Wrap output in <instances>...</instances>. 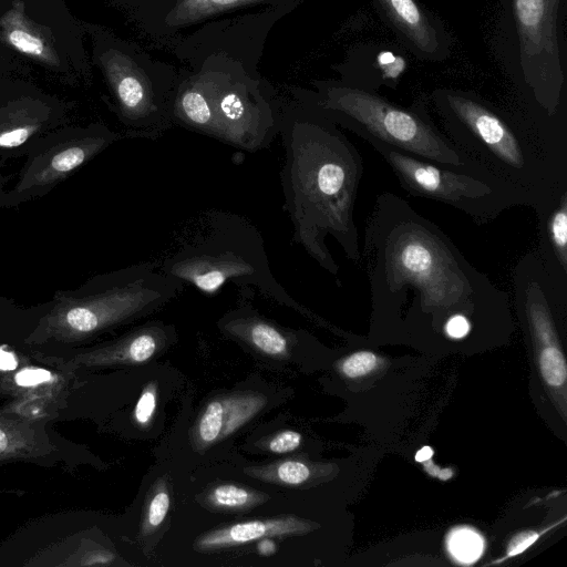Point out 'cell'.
Here are the masks:
<instances>
[{"mask_svg": "<svg viewBox=\"0 0 567 567\" xmlns=\"http://www.w3.org/2000/svg\"><path fill=\"white\" fill-rule=\"evenodd\" d=\"M378 357L371 351H358L341 363L342 373L351 379L365 375L378 365Z\"/></svg>", "mask_w": 567, "mask_h": 567, "instance_id": "4dcf8cb0", "label": "cell"}, {"mask_svg": "<svg viewBox=\"0 0 567 567\" xmlns=\"http://www.w3.org/2000/svg\"><path fill=\"white\" fill-rule=\"evenodd\" d=\"M539 349V367L546 383L559 389L565 385L567 369L559 342H550L537 346Z\"/></svg>", "mask_w": 567, "mask_h": 567, "instance_id": "484cf974", "label": "cell"}, {"mask_svg": "<svg viewBox=\"0 0 567 567\" xmlns=\"http://www.w3.org/2000/svg\"><path fill=\"white\" fill-rule=\"evenodd\" d=\"M179 72L202 100L215 140L256 153L278 136L282 96L260 73L221 53L183 64Z\"/></svg>", "mask_w": 567, "mask_h": 567, "instance_id": "52a82bcc", "label": "cell"}, {"mask_svg": "<svg viewBox=\"0 0 567 567\" xmlns=\"http://www.w3.org/2000/svg\"><path fill=\"white\" fill-rule=\"evenodd\" d=\"M151 496L143 522V534L146 535L156 529L165 519L169 509L171 497L165 483L159 482Z\"/></svg>", "mask_w": 567, "mask_h": 567, "instance_id": "f1b7e54d", "label": "cell"}, {"mask_svg": "<svg viewBox=\"0 0 567 567\" xmlns=\"http://www.w3.org/2000/svg\"><path fill=\"white\" fill-rule=\"evenodd\" d=\"M173 337L172 326L159 321L148 322L114 341L78 353L73 362L84 367L145 363L162 351Z\"/></svg>", "mask_w": 567, "mask_h": 567, "instance_id": "2e32d148", "label": "cell"}, {"mask_svg": "<svg viewBox=\"0 0 567 567\" xmlns=\"http://www.w3.org/2000/svg\"><path fill=\"white\" fill-rule=\"evenodd\" d=\"M315 528L312 522L295 516L238 522L212 529L196 538L198 551H214L245 545L264 537L295 536Z\"/></svg>", "mask_w": 567, "mask_h": 567, "instance_id": "e0dca14e", "label": "cell"}, {"mask_svg": "<svg viewBox=\"0 0 567 567\" xmlns=\"http://www.w3.org/2000/svg\"><path fill=\"white\" fill-rule=\"evenodd\" d=\"M268 498L267 494L239 485L221 484L213 487L204 496V502L209 508L216 511L237 512L256 507Z\"/></svg>", "mask_w": 567, "mask_h": 567, "instance_id": "603a6c76", "label": "cell"}, {"mask_svg": "<svg viewBox=\"0 0 567 567\" xmlns=\"http://www.w3.org/2000/svg\"><path fill=\"white\" fill-rule=\"evenodd\" d=\"M55 380L56 378L49 370L33 367L22 369L13 377V382L17 386L31 389V395L37 398L50 396L43 390H51V385H53Z\"/></svg>", "mask_w": 567, "mask_h": 567, "instance_id": "83f0119b", "label": "cell"}, {"mask_svg": "<svg viewBox=\"0 0 567 567\" xmlns=\"http://www.w3.org/2000/svg\"><path fill=\"white\" fill-rule=\"evenodd\" d=\"M311 85L312 89L291 87L289 94L311 104L339 127L368 143L380 142L443 166H477L434 123L426 95L419 96L410 106H402L379 92L341 80H312Z\"/></svg>", "mask_w": 567, "mask_h": 567, "instance_id": "5b68a950", "label": "cell"}, {"mask_svg": "<svg viewBox=\"0 0 567 567\" xmlns=\"http://www.w3.org/2000/svg\"><path fill=\"white\" fill-rule=\"evenodd\" d=\"M534 210L538 220L537 254L555 291L567 301V183Z\"/></svg>", "mask_w": 567, "mask_h": 567, "instance_id": "9a60e30c", "label": "cell"}, {"mask_svg": "<svg viewBox=\"0 0 567 567\" xmlns=\"http://www.w3.org/2000/svg\"><path fill=\"white\" fill-rule=\"evenodd\" d=\"M369 144L408 194L449 205L478 225L496 219L509 208L533 206L525 193L478 166H443L380 142Z\"/></svg>", "mask_w": 567, "mask_h": 567, "instance_id": "9c48e42d", "label": "cell"}, {"mask_svg": "<svg viewBox=\"0 0 567 567\" xmlns=\"http://www.w3.org/2000/svg\"><path fill=\"white\" fill-rule=\"evenodd\" d=\"M121 137L120 134L103 128L52 146L33 158L16 190L24 192L63 179Z\"/></svg>", "mask_w": 567, "mask_h": 567, "instance_id": "5bb4252c", "label": "cell"}, {"mask_svg": "<svg viewBox=\"0 0 567 567\" xmlns=\"http://www.w3.org/2000/svg\"><path fill=\"white\" fill-rule=\"evenodd\" d=\"M225 420L226 401H210L203 411L196 427L195 437L200 447L212 445L220 437Z\"/></svg>", "mask_w": 567, "mask_h": 567, "instance_id": "d4e9b609", "label": "cell"}, {"mask_svg": "<svg viewBox=\"0 0 567 567\" xmlns=\"http://www.w3.org/2000/svg\"><path fill=\"white\" fill-rule=\"evenodd\" d=\"M451 554L463 563L475 561L483 551V539L474 530L462 528L451 533L449 537Z\"/></svg>", "mask_w": 567, "mask_h": 567, "instance_id": "4316f807", "label": "cell"}, {"mask_svg": "<svg viewBox=\"0 0 567 567\" xmlns=\"http://www.w3.org/2000/svg\"><path fill=\"white\" fill-rule=\"evenodd\" d=\"M185 285L144 261L112 274L81 297L60 296L25 338L28 344L72 343L146 317L174 300Z\"/></svg>", "mask_w": 567, "mask_h": 567, "instance_id": "8992f818", "label": "cell"}, {"mask_svg": "<svg viewBox=\"0 0 567 567\" xmlns=\"http://www.w3.org/2000/svg\"><path fill=\"white\" fill-rule=\"evenodd\" d=\"M157 388L154 382L144 386L134 409V420L140 426H147L155 413Z\"/></svg>", "mask_w": 567, "mask_h": 567, "instance_id": "1f68e13d", "label": "cell"}, {"mask_svg": "<svg viewBox=\"0 0 567 567\" xmlns=\"http://www.w3.org/2000/svg\"><path fill=\"white\" fill-rule=\"evenodd\" d=\"M278 135L284 146L279 177L292 240L341 287L326 239L332 237L352 262L361 260L354 207L362 157L337 124L290 94L281 100Z\"/></svg>", "mask_w": 567, "mask_h": 567, "instance_id": "7a4b0ae2", "label": "cell"}, {"mask_svg": "<svg viewBox=\"0 0 567 567\" xmlns=\"http://www.w3.org/2000/svg\"><path fill=\"white\" fill-rule=\"evenodd\" d=\"M374 319L440 329L452 339L474 322L509 319V299L433 221L402 197H375L361 258Z\"/></svg>", "mask_w": 567, "mask_h": 567, "instance_id": "6da1fadb", "label": "cell"}, {"mask_svg": "<svg viewBox=\"0 0 567 567\" xmlns=\"http://www.w3.org/2000/svg\"><path fill=\"white\" fill-rule=\"evenodd\" d=\"M293 10L290 7H270L212 21L184 35L168 51L182 64L209 54H226L257 74L269 32Z\"/></svg>", "mask_w": 567, "mask_h": 567, "instance_id": "7c38bea8", "label": "cell"}, {"mask_svg": "<svg viewBox=\"0 0 567 567\" xmlns=\"http://www.w3.org/2000/svg\"><path fill=\"white\" fill-rule=\"evenodd\" d=\"M193 226L173 251L158 260L164 274L208 295L228 282L241 289L256 288L284 306L308 313L274 276L264 238L246 217L209 210Z\"/></svg>", "mask_w": 567, "mask_h": 567, "instance_id": "277c9868", "label": "cell"}, {"mask_svg": "<svg viewBox=\"0 0 567 567\" xmlns=\"http://www.w3.org/2000/svg\"><path fill=\"white\" fill-rule=\"evenodd\" d=\"M245 472L258 480L288 486L301 485L311 476L310 467L297 460H286L262 467L246 468Z\"/></svg>", "mask_w": 567, "mask_h": 567, "instance_id": "cb8c5ba5", "label": "cell"}, {"mask_svg": "<svg viewBox=\"0 0 567 567\" xmlns=\"http://www.w3.org/2000/svg\"><path fill=\"white\" fill-rule=\"evenodd\" d=\"M301 440L302 436L299 432L292 430L281 431L269 441L268 449L276 454L292 452L299 447Z\"/></svg>", "mask_w": 567, "mask_h": 567, "instance_id": "d6a6232c", "label": "cell"}, {"mask_svg": "<svg viewBox=\"0 0 567 567\" xmlns=\"http://www.w3.org/2000/svg\"><path fill=\"white\" fill-rule=\"evenodd\" d=\"M42 101L22 97L0 107V147L14 148L37 134L50 117Z\"/></svg>", "mask_w": 567, "mask_h": 567, "instance_id": "44dd1931", "label": "cell"}, {"mask_svg": "<svg viewBox=\"0 0 567 567\" xmlns=\"http://www.w3.org/2000/svg\"><path fill=\"white\" fill-rule=\"evenodd\" d=\"M544 532H523L512 538L507 546V553L503 559H507L519 555L525 551L532 544H534Z\"/></svg>", "mask_w": 567, "mask_h": 567, "instance_id": "836d02e7", "label": "cell"}, {"mask_svg": "<svg viewBox=\"0 0 567 567\" xmlns=\"http://www.w3.org/2000/svg\"><path fill=\"white\" fill-rule=\"evenodd\" d=\"M563 0H511L523 83L542 116L554 118L563 103L560 43Z\"/></svg>", "mask_w": 567, "mask_h": 567, "instance_id": "30bf717a", "label": "cell"}, {"mask_svg": "<svg viewBox=\"0 0 567 567\" xmlns=\"http://www.w3.org/2000/svg\"><path fill=\"white\" fill-rule=\"evenodd\" d=\"M154 47L166 49L223 18L270 7L297 9L306 0H106Z\"/></svg>", "mask_w": 567, "mask_h": 567, "instance_id": "8fae6325", "label": "cell"}, {"mask_svg": "<svg viewBox=\"0 0 567 567\" xmlns=\"http://www.w3.org/2000/svg\"><path fill=\"white\" fill-rule=\"evenodd\" d=\"M55 451L45 432L24 416L0 415V463L44 456Z\"/></svg>", "mask_w": 567, "mask_h": 567, "instance_id": "7402d4cb", "label": "cell"}, {"mask_svg": "<svg viewBox=\"0 0 567 567\" xmlns=\"http://www.w3.org/2000/svg\"><path fill=\"white\" fill-rule=\"evenodd\" d=\"M236 399L226 401V420L227 434L233 432L237 426L250 417L254 412L260 406V399Z\"/></svg>", "mask_w": 567, "mask_h": 567, "instance_id": "f546056e", "label": "cell"}, {"mask_svg": "<svg viewBox=\"0 0 567 567\" xmlns=\"http://www.w3.org/2000/svg\"><path fill=\"white\" fill-rule=\"evenodd\" d=\"M429 101L450 142L482 169L525 193L533 209L567 183L566 138L526 127L472 91L437 87Z\"/></svg>", "mask_w": 567, "mask_h": 567, "instance_id": "3957f363", "label": "cell"}, {"mask_svg": "<svg viewBox=\"0 0 567 567\" xmlns=\"http://www.w3.org/2000/svg\"><path fill=\"white\" fill-rule=\"evenodd\" d=\"M257 551L262 556H271L277 551V545L271 537H264L257 543Z\"/></svg>", "mask_w": 567, "mask_h": 567, "instance_id": "8d00e7d4", "label": "cell"}, {"mask_svg": "<svg viewBox=\"0 0 567 567\" xmlns=\"http://www.w3.org/2000/svg\"><path fill=\"white\" fill-rule=\"evenodd\" d=\"M372 4L380 19L416 59L443 62L451 56L452 35L419 0H372Z\"/></svg>", "mask_w": 567, "mask_h": 567, "instance_id": "4fadbf2b", "label": "cell"}, {"mask_svg": "<svg viewBox=\"0 0 567 567\" xmlns=\"http://www.w3.org/2000/svg\"><path fill=\"white\" fill-rule=\"evenodd\" d=\"M113 555L104 550L87 551L83 555L80 565H105L111 563Z\"/></svg>", "mask_w": 567, "mask_h": 567, "instance_id": "e575fe53", "label": "cell"}, {"mask_svg": "<svg viewBox=\"0 0 567 567\" xmlns=\"http://www.w3.org/2000/svg\"><path fill=\"white\" fill-rule=\"evenodd\" d=\"M18 365V360L16 355L7 351L3 347L0 348V370L10 371L16 369Z\"/></svg>", "mask_w": 567, "mask_h": 567, "instance_id": "d590c367", "label": "cell"}, {"mask_svg": "<svg viewBox=\"0 0 567 567\" xmlns=\"http://www.w3.org/2000/svg\"><path fill=\"white\" fill-rule=\"evenodd\" d=\"M221 329L244 341L258 352L272 358H288L293 336L258 313L251 305L243 303L227 313Z\"/></svg>", "mask_w": 567, "mask_h": 567, "instance_id": "ffe728a7", "label": "cell"}, {"mask_svg": "<svg viewBox=\"0 0 567 567\" xmlns=\"http://www.w3.org/2000/svg\"><path fill=\"white\" fill-rule=\"evenodd\" d=\"M333 68L342 81L364 71V74L350 85L378 92L383 85L396 87L405 63L401 55L372 44L351 49L344 60Z\"/></svg>", "mask_w": 567, "mask_h": 567, "instance_id": "ac0fdd59", "label": "cell"}, {"mask_svg": "<svg viewBox=\"0 0 567 567\" xmlns=\"http://www.w3.org/2000/svg\"><path fill=\"white\" fill-rule=\"evenodd\" d=\"M95 61L118 118L134 137L155 140L173 126L169 102L178 68L109 32L96 37Z\"/></svg>", "mask_w": 567, "mask_h": 567, "instance_id": "ba28073f", "label": "cell"}, {"mask_svg": "<svg viewBox=\"0 0 567 567\" xmlns=\"http://www.w3.org/2000/svg\"><path fill=\"white\" fill-rule=\"evenodd\" d=\"M433 455V451L431 447L425 446L421 449L417 454L415 455V460L419 462H423L429 460Z\"/></svg>", "mask_w": 567, "mask_h": 567, "instance_id": "74e56055", "label": "cell"}, {"mask_svg": "<svg viewBox=\"0 0 567 567\" xmlns=\"http://www.w3.org/2000/svg\"><path fill=\"white\" fill-rule=\"evenodd\" d=\"M0 35L16 51L47 66L61 65L52 32L29 18L21 0L13 1L1 16Z\"/></svg>", "mask_w": 567, "mask_h": 567, "instance_id": "d6986e66", "label": "cell"}]
</instances>
